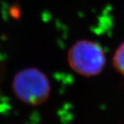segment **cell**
Returning a JSON list of instances; mask_svg holds the SVG:
<instances>
[{
	"label": "cell",
	"instance_id": "obj_3",
	"mask_svg": "<svg viewBox=\"0 0 124 124\" xmlns=\"http://www.w3.org/2000/svg\"><path fill=\"white\" fill-rule=\"evenodd\" d=\"M113 66L120 75L124 76V41L120 43L114 52Z\"/></svg>",
	"mask_w": 124,
	"mask_h": 124
},
{
	"label": "cell",
	"instance_id": "obj_1",
	"mask_svg": "<svg viewBox=\"0 0 124 124\" xmlns=\"http://www.w3.org/2000/svg\"><path fill=\"white\" fill-rule=\"evenodd\" d=\"M12 88L17 98L31 105L43 103L51 91L46 74L34 67L25 68L17 73L13 79Z\"/></svg>",
	"mask_w": 124,
	"mask_h": 124
},
{
	"label": "cell",
	"instance_id": "obj_4",
	"mask_svg": "<svg viewBox=\"0 0 124 124\" xmlns=\"http://www.w3.org/2000/svg\"><path fill=\"white\" fill-rule=\"evenodd\" d=\"M3 98H2V94H1V93H0V106H1V105H2V102H3Z\"/></svg>",
	"mask_w": 124,
	"mask_h": 124
},
{
	"label": "cell",
	"instance_id": "obj_2",
	"mask_svg": "<svg viewBox=\"0 0 124 124\" xmlns=\"http://www.w3.org/2000/svg\"><path fill=\"white\" fill-rule=\"evenodd\" d=\"M67 59L74 71L87 77L100 74L106 63L102 47L98 43L88 40L76 42L68 52Z\"/></svg>",
	"mask_w": 124,
	"mask_h": 124
}]
</instances>
